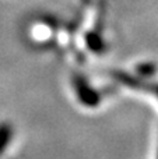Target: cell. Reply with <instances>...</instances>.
Returning a JSON list of instances; mask_svg holds the SVG:
<instances>
[{"label":"cell","mask_w":158,"mask_h":159,"mask_svg":"<svg viewBox=\"0 0 158 159\" xmlns=\"http://www.w3.org/2000/svg\"><path fill=\"white\" fill-rule=\"evenodd\" d=\"M137 71H139V74H142L143 77H150V75H153L154 73H156V66L151 63H143L137 67Z\"/></svg>","instance_id":"5b68a950"},{"label":"cell","mask_w":158,"mask_h":159,"mask_svg":"<svg viewBox=\"0 0 158 159\" xmlns=\"http://www.w3.org/2000/svg\"><path fill=\"white\" fill-rule=\"evenodd\" d=\"M13 137V127L8 123H0V155L6 151Z\"/></svg>","instance_id":"3957f363"},{"label":"cell","mask_w":158,"mask_h":159,"mask_svg":"<svg viewBox=\"0 0 158 159\" xmlns=\"http://www.w3.org/2000/svg\"><path fill=\"white\" fill-rule=\"evenodd\" d=\"M87 43H88V46L91 48L92 50H95V52H101L104 48L102 39L98 35H95V34H88V35H87Z\"/></svg>","instance_id":"277c9868"},{"label":"cell","mask_w":158,"mask_h":159,"mask_svg":"<svg viewBox=\"0 0 158 159\" xmlns=\"http://www.w3.org/2000/svg\"><path fill=\"white\" fill-rule=\"evenodd\" d=\"M157 157H158V154H157Z\"/></svg>","instance_id":"52a82bcc"},{"label":"cell","mask_w":158,"mask_h":159,"mask_svg":"<svg viewBox=\"0 0 158 159\" xmlns=\"http://www.w3.org/2000/svg\"><path fill=\"white\" fill-rule=\"evenodd\" d=\"M154 95H156L157 98H158V84L156 85V92H154Z\"/></svg>","instance_id":"8992f818"},{"label":"cell","mask_w":158,"mask_h":159,"mask_svg":"<svg viewBox=\"0 0 158 159\" xmlns=\"http://www.w3.org/2000/svg\"><path fill=\"white\" fill-rule=\"evenodd\" d=\"M73 87H74L76 95H77L78 101L84 105V106L95 107L101 102V95L87 82V80L81 75H74L73 77Z\"/></svg>","instance_id":"6da1fadb"},{"label":"cell","mask_w":158,"mask_h":159,"mask_svg":"<svg viewBox=\"0 0 158 159\" xmlns=\"http://www.w3.org/2000/svg\"><path fill=\"white\" fill-rule=\"evenodd\" d=\"M112 75H114V78L118 82L123 84L125 87L130 88V89L146 91V92H150V93L156 92V85L157 84H148V82H146L144 80L136 78V77H133V75L128 74V73H123V71H114Z\"/></svg>","instance_id":"7a4b0ae2"}]
</instances>
